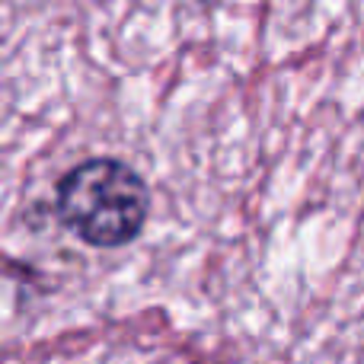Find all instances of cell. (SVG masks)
<instances>
[{
    "instance_id": "1",
    "label": "cell",
    "mask_w": 364,
    "mask_h": 364,
    "mask_svg": "<svg viewBox=\"0 0 364 364\" xmlns=\"http://www.w3.org/2000/svg\"><path fill=\"white\" fill-rule=\"evenodd\" d=\"M151 211L147 186L119 160H87L58 182V218L87 246H125Z\"/></svg>"
}]
</instances>
